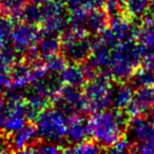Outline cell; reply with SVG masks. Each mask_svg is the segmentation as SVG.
Returning <instances> with one entry per match:
<instances>
[{"mask_svg": "<svg viewBox=\"0 0 154 154\" xmlns=\"http://www.w3.org/2000/svg\"><path fill=\"white\" fill-rule=\"evenodd\" d=\"M128 127L127 114L120 109L95 112L89 119V134L103 147L112 146L124 136Z\"/></svg>", "mask_w": 154, "mask_h": 154, "instance_id": "6da1fadb", "label": "cell"}, {"mask_svg": "<svg viewBox=\"0 0 154 154\" xmlns=\"http://www.w3.org/2000/svg\"><path fill=\"white\" fill-rule=\"evenodd\" d=\"M143 49L135 39L120 41L111 49L106 71L119 82L129 79L140 62Z\"/></svg>", "mask_w": 154, "mask_h": 154, "instance_id": "7a4b0ae2", "label": "cell"}, {"mask_svg": "<svg viewBox=\"0 0 154 154\" xmlns=\"http://www.w3.org/2000/svg\"><path fill=\"white\" fill-rule=\"evenodd\" d=\"M112 77L106 70H100L94 77L87 80L82 87V94L86 100V112H95L107 110L112 103L113 87Z\"/></svg>", "mask_w": 154, "mask_h": 154, "instance_id": "3957f363", "label": "cell"}, {"mask_svg": "<svg viewBox=\"0 0 154 154\" xmlns=\"http://www.w3.org/2000/svg\"><path fill=\"white\" fill-rule=\"evenodd\" d=\"M35 122L39 137L43 140L57 143L66 136L68 117L57 108H45Z\"/></svg>", "mask_w": 154, "mask_h": 154, "instance_id": "277c9868", "label": "cell"}, {"mask_svg": "<svg viewBox=\"0 0 154 154\" xmlns=\"http://www.w3.org/2000/svg\"><path fill=\"white\" fill-rule=\"evenodd\" d=\"M41 34L42 33L39 26L21 21L17 26H13L10 37L12 39V45H14L17 53L24 54L36 45Z\"/></svg>", "mask_w": 154, "mask_h": 154, "instance_id": "5b68a950", "label": "cell"}, {"mask_svg": "<svg viewBox=\"0 0 154 154\" xmlns=\"http://www.w3.org/2000/svg\"><path fill=\"white\" fill-rule=\"evenodd\" d=\"M154 106V86L137 87L132 100L126 108V114L132 117L143 116Z\"/></svg>", "mask_w": 154, "mask_h": 154, "instance_id": "8992f818", "label": "cell"}, {"mask_svg": "<svg viewBox=\"0 0 154 154\" xmlns=\"http://www.w3.org/2000/svg\"><path fill=\"white\" fill-rule=\"evenodd\" d=\"M38 137L39 135L36 125H34L32 122H26L21 128L12 133L11 143H10L12 151L21 152L24 148L37 143Z\"/></svg>", "mask_w": 154, "mask_h": 154, "instance_id": "52a82bcc", "label": "cell"}, {"mask_svg": "<svg viewBox=\"0 0 154 154\" xmlns=\"http://www.w3.org/2000/svg\"><path fill=\"white\" fill-rule=\"evenodd\" d=\"M90 136L89 134V119H87L82 114H76L68 117L66 137L70 143H79L86 140Z\"/></svg>", "mask_w": 154, "mask_h": 154, "instance_id": "ba28073f", "label": "cell"}, {"mask_svg": "<svg viewBox=\"0 0 154 154\" xmlns=\"http://www.w3.org/2000/svg\"><path fill=\"white\" fill-rule=\"evenodd\" d=\"M130 135L136 143H154V125L143 116H136L128 124Z\"/></svg>", "mask_w": 154, "mask_h": 154, "instance_id": "9c48e42d", "label": "cell"}, {"mask_svg": "<svg viewBox=\"0 0 154 154\" xmlns=\"http://www.w3.org/2000/svg\"><path fill=\"white\" fill-rule=\"evenodd\" d=\"M110 17L105 11V9L96 8L86 14V29L87 32L99 34L105 29L108 28Z\"/></svg>", "mask_w": 154, "mask_h": 154, "instance_id": "30bf717a", "label": "cell"}, {"mask_svg": "<svg viewBox=\"0 0 154 154\" xmlns=\"http://www.w3.org/2000/svg\"><path fill=\"white\" fill-rule=\"evenodd\" d=\"M60 75L63 84L78 88H82L88 80L84 66L77 62H71L70 64H66L60 72Z\"/></svg>", "mask_w": 154, "mask_h": 154, "instance_id": "8fae6325", "label": "cell"}, {"mask_svg": "<svg viewBox=\"0 0 154 154\" xmlns=\"http://www.w3.org/2000/svg\"><path fill=\"white\" fill-rule=\"evenodd\" d=\"M35 49L43 59L53 54L58 53L60 50L59 36H57L56 34H52V33H42L40 38L37 41Z\"/></svg>", "mask_w": 154, "mask_h": 154, "instance_id": "7c38bea8", "label": "cell"}, {"mask_svg": "<svg viewBox=\"0 0 154 154\" xmlns=\"http://www.w3.org/2000/svg\"><path fill=\"white\" fill-rule=\"evenodd\" d=\"M135 40L143 49L154 47V17L148 15L135 31Z\"/></svg>", "mask_w": 154, "mask_h": 154, "instance_id": "4fadbf2b", "label": "cell"}, {"mask_svg": "<svg viewBox=\"0 0 154 154\" xmlns=\"http://www.w3.org/2000/svg\"><path fill=\"white\" fill-rule=\"evenodd\" d=\"M133 87L132 85H128L122 82L116 89H113L112 95V103L115 109H126L133 97Z\"/></svg>", "mask_w": 154, "mask_h": 154, "instance_id": "5bb4252c", "label": "cell"}, {"mask_svg": "<svg viewBox=\"0 0 154 154\" xmlns=\"http://www.w3.org/2000/svg\"><path fill=\"white\" fill-rule=\"evenodd\" d=\"M151 0H122L124 13L130 18H141L147 15Z\"/></svg>", "mask_w": 154, "mask_h": 154, "instance_id": "9a60e30c", "label": "cell"}, {"mask_svg": "<svg viewBox=\"0 0 154 154\" xmlns=\"http://www.w3.org/2000/svg\"><path fill=\"white\" fill-rule=\"evenodd\" d=\"M19 20L22 22H26L30 24H40L43 20L41 13L40 5L31 1L30 3H26L19 16Z\"/></svg>", "mask_w": 154, "mask_h": 154, "instance_id": "2e32d148", "label": "cell"}, {"mask_svg": "<svg viewBox=\"0 0 154 154\" xmlns=\"http://www.w3.org/2000/svg\"><path fill=\"white\" fill-rule=\"evenodd\" d=\"M26 0H0V14L5 17L19 19L21 10L26 5Z\"/></svg>", "mask_w": 154, "mask_h": 154, "instance_id": "e0dca14e", "label": "cell"}, {"mask_svg": "<svg viewBox=\"0 0 154 154\" xmlns=\"http://www.w3.org/2000/svg\"><path fill=\"white\" fill-rule=\"evenodd\" d=\"M130 78L132 79V84L136 87L154 86V70L143 66L136 68Z\"/></svg>", "mask_w": 154, "mask_h": 154, "instance_id": "ac0fdd59", "label": "cell"}, {"mask_svg": "<svg viewBox=\"0 0 154 154\" xmlns=\"http://www.w3.org/2000/svg\"><path fill=\"white\" fill-rule=\"evenodd\" d=\"M17 60V51L13 45L3 43L0 47V70L9 71Z\"/></svg>", "mask_w": 154, "mask_h": 154, "instance_id": "d6986e66", "label": "cell"}, {"mask_svg": "<svg viewBox=\"0 0 154 154\" xmlns=\"http://www.w3.org/2000/svg\"><path fill=\"white\" fill-rule=\"evenodd\" d=\"M101 151V147L96 140H84L79 143L73 145L63 149L66 153H97Z\"/></svg>", "mask_w": 154, "mask_h": 154, "instance_id": "ffe728a7", "label": "cell"}, {"mask_svg": "<svg viewBox=\"0 0 154 154\" xmlns=\"http://www.w3.org/2000/svg\"><path fill=\"white\" fill-rule=\"evenodd\" d=\"M41 26H39L42 33H52V34H56L58 31L62 30L64 28V19L62 15L53 16V17L45 18L41 22Z\"/></svg>", "mask_w": 154, "mask_h": 154, "instance_id": "44dd1931", "label": "cell"}, {"mask_svg": "<svg viewBox=\"0 0 154 154\" xmlns=\"http://www.w3.org/2000/svg\"><path fill=\"white\" fill-rule=\"evenodd\" d=\"M45 63L47 70L50 72H61L62 69L66 66L64 57L57 53L45 58Z\"/></svg>", "mask_w": 154, "mask_h": 154, "instance_id": "7402d4cb", "label": "cell"}, {"mask_svg": "<svg viewBox=\"0 0 154 154\" xmlns=\"http://www.w3.org/2000/svg\"><path fill=\"white\" fill-rule=\"evenodd\" d=\"M131 148H132L131 139L128 138V137L122 136L113 145L110 146L109 152H112V153H127V152L131 151Z\"/></svg>", "mask_w": 154, "mask_h": 154, "instance_id": "603a6c76", "label": "cell"}, {"mask_svg": "<svg viewBox=\"0 0 154 154\" xmlns=\"http://www.w3.org/2000/svg\"><path fill=\"white\" fill-rule=\"evenodd\" d=\"M103 9L107 12V14L109 15V17L115 16L117 14L122 13L120 9H122V2H119L118 0H105L103 3Z\"/></svg>", "mask_w": 154, "mask_h": 154, "instance_id": "cb8c5ba5", "label": "cell"}, {"mask_svg": "<svg viewBox=\"0 0 154 154\" xmlns=\"http://www.w3.org/2000/svg\"><path fill=\"white\" fill-rule=\"evenodd\" d=\"M140 62L143 63V66H147V68L154 70V47L143 49Z\"/></svg>", "mask_w": 154, "mask_h": 154, "instance_id": "d4e9b609", "label": "cell"}, {"mask_svg": "<svg viewBox=\"0 0 154 154\" xmlns=\"http://www.w3.org/2000/svg\"><path fill=\"white\" fill-rule=\"evenodd\" d=\"M130 152H136V153L141 154H154V143H141L132 145Z\"/></svg>", "mask_w": 154, "mask_h": 154, "instance_id": "484cf974", "label": "cell"}, {"mask_svg": "<svg viewBox=\"0 0 154 154\" xmlns=\"http://www.w3.org/2000/svg\"><path fill=\"white\" fill-rule=\"evenodd\" d=\"M12 85V78L9 71L0 70V90L9 89Z\"/></svg>", "mask_w": 154, "mask_h": 154, "instance_id": "4316f807", "label": "cell"}, {"mask_svg": "<svg viewBox=\"0 0 154 154\" xmlns=\"http://www.w3.org/2000/svg\"><path fill=\"white\" fill-rule=\"evenodd\" d=\"M149 120L154 125V106L152 107V109L149 111Z\"/></svg>", "mask_w": 154, "mask_h": 154, "instance_id": "83f0119b", "label": "cell"}, {"mask_svg": "<svg viewBox=\"0 0 154 154\" xmlns=\"http://www.w3.org/2000/svg\"><path fill=\"white\" fill-rule=\"evenodd\" d=\"M5 95H3L2 91L0 90V109L3 107V105H5Z\"/></svg>", "mask_w": 154, "mask_h": 154, "instance_id": "f1b7e54d", "label": "cell"}, {"mask_svg": "<svg viewBox=\"0 0 154 154\" xmlns=\"http://www.w3.org/2000/svg\"><path fill=\"white\" fill-rule=\"evenodd\" d=\"M32 2H35V3H38V5H40V3L45 2V1H47V0H31Z\"/></svg>", "mask_w": 154, "mask_h": 154, "instance_id": "f546056e", "label": "cell"}]
</instances>
